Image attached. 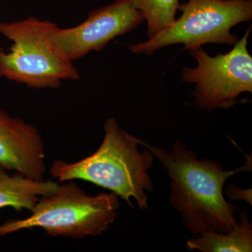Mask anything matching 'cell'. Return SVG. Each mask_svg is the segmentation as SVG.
<instances>
[{
  "label": "cell",
  "mask_w": 252,
  "mask_h": 252,
  "mask_svg": "<svg viewBox=\"0 0 252 252\" xmlns=\"http://www.w3.org/2000/svg\"><path fill=\"white\" fill-rule=\"evenodd\" d=\"M154 157L161 162L170 179V205L180 212L183 224L193 238L203 233H228L238 224L235 215L240 209L227 201L223 187L232 176L252 167L251 159L234 170H225L212 159L199 160L177 140L171 153L142 141Z\"/></svg>",
  "instance_id": "6da1fadb"
},
{
  "label": "cell",
  "mask_w": 252,
  "mask_h": 252,
  "mask_svg": "<svg viewBox=\"0 0 252 252\" xmlns=\"http://www.w3.org/2000/svg\"><path fill=\"white\" fill-rule=\"evenodd\" d=\"M104 130L103 140L95 152L77 162L55 160L50 173L60 182H90L115 193L132 208L134 199L140 210H147L146 192L154 190L148 173L153 167V154L140 152L142 141L124 130L114 118L106 120Z\"/></svg>",
  "instance_id": "7a4b0ae2"
},
{
  "label": "cell",
  "mask_w": 252,
  "mask_h": 252,
  "mask_svg": "<svg viewBox=\"0 0 252 252\" xmlns=\"http://www.w3.org/2000/svg\"><path fill=\"white\" fill-rule=\"evenodd\" d=\"M58 24L30 16L0 22V34L12 42L0 47V78L36 89H57L63 81H78L74 61L51 37Z\"/></svg>",
  "instance_id": "3957f363"
},
{
  "label": "cell",
  "mask_w": 252,
  "mask_h": 252,
  "mask_svg": "<svg viewBox=\"0 0 252 252\" xmlns=\"http://www.w3.org/2000/svg\"><path fill=\"white\" fill-rule=\"evenodd\" d=\"M66 182L41 196L29 217L0 225V237L33 228H42L51 236L72 239L107 231L117 219L119 196L112 192L90 195L72 181Z\"/></svg>",
  "instance_id": "277c9868"
},
{
  "label": "cell",
  "mask_w": 252,
  "mask_h": 252,
  "mask_svg": "<svg viewBox=\"0 0 252 252\" xmlns=\"http://www.w3.org/2000/svg\"><path fill=\"white\" fill-rule=\"evenodd\" d=\"M180 17L149 40L130 46L133 54L150 55L165 46L183 44L184 49L209 43L234 45L232 28L252 18V0H189L180 4Z\"/></svg>",
  "instance_id": "5b68a950"
},
{
  "label": "cell",
  "mask_w": 252,
  "mask_h": 252,
  "mask_svg": "<svg viewBox=\"0 0 252 252\" xmlns=\"http://www.w3.org/2000/svg\"><path fill=\"white\" fill-rule=\"evenodd\" d=\"M252 26L227 54L209 56L203 48L189 50L197 67H185L182 80L195 84L193 95L202 109H228L244 93H252V57L248 49Z\"/></svg>",
  "instance_id": "8992f818"
},
{
  "label": "cell",
  "mask_w": 252,
  "mask_h": 252,
  "mask_svg": "<svg viewBox=\"0 0 252 252\" xmlns=\"http://www.w3.org/2000/svg\"><path fill=\"white\" fill-rule=\"evenodd\" d=\"M145 21L135 0H115L94 10L78 26H57L51 37L72 61L82 59L91 51H102L117 36L132 31Z\"/></svg>",
  "instance_id": "52a82bcc"
},
{
  "label": "cell",
  "mask_w": 252,
  "mask_h": 252,
  "mask_svg": "<svg viewBox=\"0 0 252 252\" xmlns=\"http://www.w3.org/2000/svg\"><path fill=\"white\" fill-rule=\"evenodd\" d=\"M45 158L39 130L0 107V166L34 180H44Z\"/></svg>",
  "instance_id": "ba28073f"
},
{
  "label": "cell",
  "mask_w": 252,
  "mask_h": 252,
  "mask_svg": "<svg viewBox=\"0 0 252 252\" xmlns=\"http://www.w3.org/2000/svg\"><path fill=\"white\" fill-rule=\"evenodd\" d=\"M59 184L51 180H34L18 172L11 175L0 166V208L11 207L18 212H31L39 199L52 193Z\"/></svg>",
  "instance_id": "9c48e42d"
},
{
  "label": "cell",
  "mask_w": 252,
  "mask_h": 252,
  "mask_svg": "<svg viewBox=\"0 0 252 252\" xmlns=\"http://www.w3.org/2000/svg\"><path fill=\"white\" fill-rule=\"evenodd\" d=\"M238 224L228 233L208 231L187 241L190 250L202 252H252V223L246 209L240 212Z\"/></svg>",
  "instance_id": "30bf717a"
},
{
  "label": "cell",
  "mask_w": 252,
  "mask_h": 252,
  "mask_svg": "<svg viewBox=\"0 0 252 252\" xmlns=\"http://www.w3.org/2000/svg\"><path fill=\"white\" fill-rule=\"evenodd\" d=\"M147 21V36L153 37L175 21L179 0H135Z\"/></svg>",
  "instance_id": "8fae6325"
},
{
  "label": "cell",
  "mask_w": 252,
  "mask_h": 252,
  "mask_svg": "<svg viewBox=\"0 0 252 252\" xmlns=\"http://www.w3.org/2000/svg\"><path fill=\"white\" fill-rule=\"evenodd\" d=\"M226 196L230 200H245L252 205V189L244 190L234 185H230L226 190Z\"/></svg>",
  "instance_id": "7c38bea8"
}]
</instances>
